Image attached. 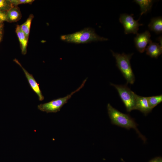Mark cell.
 <instances>
[{
    "mask_svg": "<svg viewBox=\"0 0 162 162\" xmlns=\"http://www.w3.org/2000/svg\"><path fill=\"white\" fill-rule=\"evenodd\" d=\"M133 15L123 14L120 15L119 21L123 26L124 32L126 34L130 33L137 34L139 26L142 25L138 22L139 18L138 20H134Z\"/></svg>",
    "mask_w": 162,
    "mask_h": 162,
    "instance_id": "obj_6",
    "label": "cell"
},
{
    "mask_svg": "<svg viewBox=\"0 0 162 162\" xmlns=\"http://www.w3.org/2000/svg\"><path fill=\"white\" fill-rule=\"evenodd\" d=\"M15 31L20 43L21 52L23 55H26L27 53L28 39L21 30L20 25H17Z\"/></svg>",
    "mask_w": 162,
    "mask_h": 162,
    "instance_id": "obj_12",
    "label": "cell"
},
{
    "mask_svg": "<svg viewBox=\"0 0 162 162\" xmlns=\"http://www.w3.org/2000/svg\"><path fill=\"white\" fill-rule=\"evenodd\" d=\"M121 160L123 162H125L122 159H121Z\"/></svg>",
    "mask_w": 162,
    "mask_h": 162,
    "instance_id": "obj_22",
    "label": "cell"
},
{
    "mask_svg": "<svg viewBox=\"0 0 162 162\" xmlns=\"http://www.w3.org/2000/svg\"><path fill=\"white\" fill-rule=\"evenodd\" d=\"M4 24L3 22H0V42L3 36Z\"/></svg>",
    "mask_w": 162,
    "mask_h": 162,
    "instance_id": "obj_20",
    "label": "cell"
},
{
    "mask_svg": "<svg viewBox=\"0 0 162 162\" xmlns=\"http://www.w3.org/2000/svg\"><path fill=\"white\" fill-rule=\"evenodd\" d=\"M60 39L64 41L75 44L87 43L108 40L107 38L98 35L93 28L90 27L85 28L72 34L61 35Z\"/></svg>",
    "mask_w": 162,
    "mask_h": 162,
    "instance_id": "obj_1",
    "label": "cell"
},
{
    "mask_svg": "<svg viewBox=\"0 0 162 162\" xmlns=\"http://www.w3.org/2000/svg\"><path fill=\"white\" fill-rule=\"evenodd\" d=\"M13 60L22 68L31 88L37 94L39 100L40 101L43 100L44 99V97L43 96L40 89L39 84L37 82L33 75L29 73L23 67L17 59L15 58Z\"/></svg>",
    "mask_w": 162,
    "mask_h": 162,
    "instance_id": "obj_7",
    "label": "cell"
},
{
    "mask_svg": "<svg viewBox=\"0 0 162 162\" xmlns=\"http://www.w3.org/2000/svg\"><path fill=\"white\" fill-rule=\"evenodd\" d=\"M111 51L116 60V66L126 80L127 83L133 84L135 77L130 63L133 53L126 54L123 53L121 54Z\"/></svg>",
    "mask_w": 162,
    "mask_h": 162,
    "instance_id": "obj_3",
    "label": "cell"
},
{
    "mask_svg": "<svg viewBox=\"0 0 162 162\" xmlns=\"http://www.w3.org/2000/svg\"><path fill=\"white\" fill-rule=\"evenodd\" d=\"M147 99L149 107L152 109L162 102V95L147 97Z\"/></svg>",
    "mask_w": 162,
    "mask_h": 162,
    "instance_id": "obj_16",
    "label": "cell"
},
{
    "mask_svg": "<svg viewBox=\"0 0 162 162\" xmlns=\"http://www.w3.org/2000/svg\"><path fill=\"white\" fill-rule=\"evenodd\" d=\"M13 7L10 0H0V10L7 11Z\"/></svg>",
    "mask_w": 162,
    "mask_h": 162,
    "instance_id": "obj_17",
    "label": "cell"
},
{
    "mask_svg": "<svg viewBox=\"0 0 162 162\" xmlns=\"http://www.w3.org/2000/svg\"><path fill=\"white\" fill-rule=\"evenodd\" d=\"M87 78L83 82L81 86L76 90L71 92L69 94L63 97L53 100L48 102L40 104L38 106V109L46 113H56L60 111L63 106L67 103L72 95L78 92L84 86Z\"/></svg>",
    "mask_w": 162,
    "mask_h": 162,
    "instance_id": "obj_4",
    "label": "cell"
},
{
    "mask_svg": "<svg viewBox=\"0 0 162 162\" xmlns=\"http://www.w3.org/2000/svg\"><path fill=\"white\" fill-rule=\"evenodd\" d=\"M134 2L140 7V16L151 10L154 2L152 0H135Z\"/></svg>",
    "mask_w": 162,
    "mask_h": 162,
    "instance_id": "obj_14",
    "label": "cell"
},
{
    "mask_svg": "<svg viewBox=\"0 0 162 162\" xmlns=\"http://www.w3.org/2000/svg\"><path fill=\"white\" fill-rule=\"evenodd\" d=\"M13 7L17 6L22 4H31L34 0H10Z\"/></svg>",
    "mask_w": 162,
    "mask_h": 162,
    "instance_id": "obj_18",
    "label": "cell"
},
{
    "mask_svg": "<svg viewBox=\"0 0 162 162\" xmlns=\"http://www.w3.org/2000/svg\"><path fill=\"white\" fill-rule=\"evenodd\" d=\"M146 47L147 55L152 58H157L162 53V45L151 40Z\"/></svg>",
    "mask_w": 162,
    "mask_h": 162,
    "instance_id": "obj_10",
    "label": "cell"
},
{
    "mask_svg": "<svg viewBox=\"0 0 162 162\" xmlns=\"http://www.w3.org/2000/svg\"><path fill=\"white\" fill-rule=\"evenodd\" d=\"M148 162H162V158L160 157H157L152 159Z\"/></svg>",
    "mask_w": 162,
    "mask_h": 162,
    "instance_id": "obj_21",
    "label": "cell"
},
{
    "mask_svg": "<svg viewBox=\"0 0 162 162\" xmlns=\"http://www.w3.org/2000/svg\"><path fill=\"white\" fill-rule=\"evenodd\" d=\"M108 113L112 124L127 129H134L139 136L145 141L144 137L140 133L134 120L129 115L120 112L113 107L110 104L107 105Z\"/></svg>",
    "mask_w": 162,
    "mask_h": 162,
    "instance_id": "obj_2",
    "label": "cell"
},
{
    "mask_svg": "<svg viewBox=\"0 0 162 162\" xmlns=\"http://www.w3.org/2000/svg\"><path fill=\"white\" fill-rule=\"evenodd\" d=\"M22 14L18 6L13 7L7 11L6 21L9 22H16L20 20Z\"/></svg>",
    "mask_w": 162,
    "mask_h": 162,
    "instance_id": "obj_11",
    "label": "cell"
},
{
    "mask_svg": "<svg viewBox=\"0 0 162 162\" xmlns=\"http://www.w3.org/2000/svg\"><path fill=\"white\" fill-rule=\"evenodd\" d=\"M34 17L33 14H31L25 22L20 25L21 30L25 33L28 39L31 24Z\"/></svg>",
    "mask_w": 162,
    "mask_h": 162,
    "instance_id": "obj_15",
    "label": "cell"
},
{
    "mask_svg": "<svg viewBox=\"0 0 162 162\" xmlns=\"http://www.w3.org/2000/svg\"><path fill=\"white\" fill-rule=\"evenodd\" d=\"M150 38V33L148 30L136 34L134 38V42L136 47L139 52L143 53L145 51L147 45L151 40Z\"/></svg>",
    "mask_w": 162,
    "mask_h": 162,
    "instance_id": "obj_8",
    "label": "cell"
},
{
    "mask_svg": "<svg viewBox=\"0 0 162 162\" xmlns=\"http://www.w3.org/2000/svg\"><path fill=\"white\" fill-rule=\"evenodd\" d=\"M134 110H138L146 115L152 110L149 106L147 97L136 94Z\"/></svg>",
    "mask_w": 162,
    "mask_h": 162,
    "instance_id": "obj_9",
    "label": "cell"
},
{
    "mask_svg": "<svg viewBox=\"0 0 162 162\" xmlns=\"http://www.w3.org/2000/svg\"><path fill=\"white\" fill-rule=\"evenodd\" d=\"M149 29L157 34L162 32V18L161 16L153 18L148 25Z\"/></svg>",
    "mask_w": 162,
    "mask_h": 162,
    "instance_id": "obj_13",
    "label": "cell"
},
{
    "mask_svg": "<svg viewBox=\"0 0 162 162\" xmlns=\"http://www.w3.org/2000/svg\"><path fill=\"white\" fill-rule=\"evenodd\" d=\"M7 11L0 10V22H3L6 21V13Z\"/></svg>",
    "mask_w": 162,
    "mask_h": 162,
    "instance_id": "obj_19",
    "label": "cell"
},
{
    "mask_svg": "<svg viewBox=\"0 0 162 162\" xmlns=\"http://www.w3.org/2000/svg\"><path fill=\"white\" fill-rule=\"evenodd\" d=\"M117 90L127 111L130 112L134 110L136 94L126 85H118L111 83Z\"/></svg>",
    "mask_w": 162,
    "mask_h": 162,
    "instance_id": "obj_5",
    "label": "cell"
}]
</instances>
